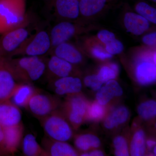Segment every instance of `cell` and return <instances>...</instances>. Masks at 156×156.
Returning a JSON list of instances; mask_svg holds the SVG:
<instances>
[{
	"mask_svg": "<svg viewBox=\"0 0 156 156\" xmlns=\"http://www.w3.org/2000/svg\"><path fill=\"white\" fill-rule=\"evenodd\" d=\"M15 80L18 83H31L39 80L46 70L47 64L37 56L7 58Z\"/></svg>",
	"mask_w": 156,
	"mask_h": 156,
	"instance_id": "cell-1",
	"label": "cell"
},
{
	"mask_svg": "<svg viewBox=\"0 0 156 156\" xmlns=\"http://www.w3.org/2000/svg\"><path fill=\"white\" fill-rule=\"evenodd\" d=\"M28 22L26 0H0V35L25 27Z\"/></svg>",
	"mask_w": 156,
	"mask_h": 156,
	"instance_id": "cell-2",
	"label": "cell"
},
{
	"mask_svg": "<svg viewBox=\"0 0 156 156\" xmlns=\"http://www.w3.org/2000/svg\"><path fill=\"white\" fill-rule=\"evenodd\" d=\"M138 50V60L135 69L136 80L143 86L150 85L156 79L155 51L150 48Z\"/></svg>",
	"mask_w": 156,
	"mask_h": 156,
	"instance_id": "cell-3",
	"label": "cell"
},
{
	"mask_svg": "<svg viewBox=\"0 0 156 156\" xmlns=\"http://www.w3.org/2000/svg\"><path fill=\"white\" fill-rule=\"evenodd\" d=\"M40 121L45 134L49 138L66 142L72 137L73 131L69 124L57 111Z\"/></svg>",
	"mask_w": 156,
	"mask_h": 156,
	"instance_id": "cell-4",
	"label": "cell"
},
{
	"mask_svg": "<svg viewBox=\"0 0 156 156\" xmlns=\"http://www.w3.org/2000/svg\"><path fill=\"white\" fill-rule=\"evenodd\" d=\"M50 48V36L47 32L41 31L26 39L13 52L11 57L17 55L39 56L47 53Z\"/></svg>",
	"mask_w": 156,
	"mask_h": 156,
	"instance_id": "cell-5",
	"label": "cell"
},
{
	"mask_svg": "<svg viewBox=\"0 0 156 156\" xmlns=\"http://www.w3.org/2000/svg\"><path fill=\"white\" fill-rule=\"evenodd\" d=\"M58 104L56 98L40 90L30 98L26 108L41 120L56 110Z\"/></svg>",
	"mask_w": 156,
	"mask_h": 156,
	"instance_id": "cell-6",
	"label": "cell"
},
{
	"mask_svg": "<svg viewBox=\"0 0 156 156\" xmlns=\"http://www.w3.org/2000/svg\"><path fill=\"white\" fill-rule=\"evenodd\" d=\"M28 34L23 27L0 35V58H11L13 52L28 37Z\"/></svg>",
	"mask_w": 156,
	"mask_h": 156,
	"instance_id": "cell-7",
	"label": "cell"
},
{
	"mask_svg": "<svg viewBox=\"0 0 156 156\" xmlns=\"http://www.w3.org/2000/svg\"><path fill=\"white\" fill-rule=\"evenodd\" d=\"M19 83L14 77L7 58H0V102L10 100Z\"/></svg>",
	"mask_w": 156,
	"mask_h": 156,
	"instance_id": "cell-8",
	"label": "cell"
},
{
	"mask_svg": "<svg viewBox=\"0 0 156 156\" xmlns=\"http://www.w3.org/2000/svg\"><path fill=\"white\" fill-rule=\"evenodd\" d=\"M65 106L68 119L74 128H77L83 122L87 111L85 100L77 94L70 95Z\"/></svg>",
	"mask_w": 156,
	"mask_h": 156,
	"instance_id": "cell-9",
	"label": "cell"
},
{
	"mask_svg": "<svg viewBox=\"0 0 156 156\" xmlns=\"http://www.w3.org/2000/svg\"><path fill=\"white\" fill-rule=\"evenodd\" d=\"M49 83L50 89L58 95H76L82 89L80 79L73 76L58 78Z\"/></svg>",
	"mask_w": 156,
	"mask_h": 156,
	"instance_id": "cell-10",
	"label": "cell"
},
{
	"mask_svg": "<svg viewBox=\"0 0 156 156\" xmlns=\"http://www.w3.org/2000/svg\"><path fill=\"white\" fill-rule=\"evenodd\" d=\"M79 26L69 22L59 23L53 27L50 33L51 47L56 46L67 42L75 36L80 32Z\"/></svg>",
	"mask_w": 156,
	"mask_h": 156,
	"instance_id": "cell-11",
	"label": "cell"
},
{
	"mask_svg": "<svg viewBox=\"0 0 156 156\" xmlns=\"http://www.w3.org/2000/svg\"><path fill=\"white\" fill-rule=\"evenodd\" d=\"M46 69L49 82L58 78L73 76L74 73L73 65L55 55L48 60Z\"/></svg>",
	"mask_w": 156,
	"mask_h": 156,
	"instance_id": "cell-12",
	"label": "cell"
},
{
	"mask_svg": "<svg viewBox=\"0 0 156 156\" xmlns=\"http://www.w3.org/2000/svg\"><path fill=\"white\" fill-rule=\"evenodd\" d=\"M22 114L19 107L8 100L0 102V124L3 128L16 126L21 123Z\"/></svg>",
	"mask_w": 156,
	"mask_h": 156,
	"instance_id": "cell-13",
	"label": "cell"
},
{
	"mask_svg": "<svg viewBox=\"0 0 156 156\" xmlns=\"http://www.w3.org/2000/svg\"><path fill=\"white\" fill-rule=\"evenodd\" d=\"M3 128L4 144L8 154H13L22 140L24 127L21 123L16 126Z\"/></svg>",
	"mask_w": 156,
	"mask_h": 156,
	"instance_id": "cell-14",
	"label": "cell"
},
{
	"mask_svg": "<svg viewBox=\"0 0 156 156\" xmlns=\"http://www.w3.org/2000/svg\"><path fill=\"white\" fill-rule=\"evenodd\" d=\"M123 23L127 31L135 36L141 35L147 31L150 27V22L147 20L131 11L125 13Z\"/></svg>",
	"mask_w": 156,
	"mask_h": 156,
	"instance_id": "cell-15",
	"label": "cell"
},
{
	"mask_svg": "<svg viewBox=\"0 0 156 156\" xmlns=\"http://www.w3.org/2000/svg\"><path fill=\"white\" fill-rule=\"evenodd\" d=\"M42 144L48 156H76L78 155L75 149L65 141L54 140L47 136L42 140Z\"/></svg>",
	"mask_w": 156,
	"mask_h": 156,
	"instance_id": "cell-16",
	"label": "cell"
},
{
	"mask_svg": "<svg viewBox=\"0 0 156 156\" xmlns=\"http://www.w3.org/2000/svg\"><path fill=\"white\" fill-rule=\"evenodd\" d=\"M54 55L73 65L80 64L83 59V56L80 50L67 42L56 46L55 48Z\"/></svg>",
	"mask_w": 156,
	"mask_h": 156,
	"instance_id": "cell-17",
	"label": "cell"
},
{
	"mask_svg": "<svg viewBox=\"0 0 156 156\" xmlns=\"http://www.w3.org/2000/svg\"><path fill=\"white\" fill-rule=\"evenodd\" d=\"M115 0H80V14L87 18L98 15Z\"/></svg>",
	"mask_w": 156,
	"mask_h": 156,
	"instance_id": "cell-18",
	"label": "cell"
},
{
	"mask_svg": "<svg viewBox=\"0 0 156 156\" xmlns=\"http://www.w3.org/2000/svg\"><path fill=\"white\" fill-rule=\"evenodd\" d=\"M40 90L31 83H19L11 98L13 101L12 102L19 107H22L26 108L30 98Z\"/></svg>",
	"mask_w": 156,
	"mask_h": 156,
	"instance_id": "cell-19",
	"label": "cell"
},
{
	"mask_svg": "<svg viewBox=\"0 0 156 156\" xmlns=\"http://www.w3.org/2000/svg\"><path fill=\"white\" fill-rule=\"evenodd\" d=\"M56 11L63 18L74 19L80 14L79 0H56Z\"/></svg>",
	"mask_w": 156,
	"mask_h": 156,
	"instance_id": "cell-20",
	"label": "cell"
},
{
	"mask_svg": "<svg viewBox=\"0 0 156 156\" xmlns=\"http://www.w3.org/2000/svg\"><path fill=\"white\" fill-rule=\"evenodd\" d=\"M22 150L24 155L27 156H48L46 151L37 141L32 134H27L22 140Z\"/></svg>",
	"mask_w": 156,
	"mask_h": 156,
	"instance_id": "cell-21",
	"label": "cell"
},
{
	"mask_svg": "<svg viewBox=\"0 0 156 156\" xmlns=\"http://www.w3.org/2000/svg\"><path fill=\"white\" fill-rule=\"evenodd\" d=\"M84 50L88 51L93 57L101 60L111 59L113 56L108 53L104 46L99 43L96 39L87 40L84 42Z\"/></svg>",
	"mask_w": 156,
	"mask_h": 156,
	"instance_id": "cell-22",
	"label": "cell"
},
{
	"mask_svg": "<svg viewBox=\"0 0 156 156\" xmlns=\"http://www.w3.org/2000/svg\"><path fill=\"white\" fill-rule=\"evenodd\" d=\"M129 112L126 107L118 108L112 113L105 121L104 126L108 129H112L126 122L128 120Z\"/></svg>",
	"mask_w": 156,
	"mask_h": 156,
	"instance_id": "cell-23",
	"label": "cell"
},
{
	"mask_svg": "<svg viewBox=\"0 0 156 156\" xmlns=\"http://www.w3.org/2000/svg\"><path fill=\"white\" fill-rule=\"evenodd\" d=\"M76 147L82 151H87L91 148H97L100 145V140L97 136L91 134L79 135L74 141Z\"/></svg>",
	"mask_w": 156,
	"mask_h": 156,
	"instance_id": "cell-24",
	"label": "cell"
},
{
	"mask_svg": "<svg viewBox=\"0 0 156 156\" xmlns=\"http://www.w3.org/2000/svg\"><path fill=\"white\" fill-rule=\"evenodd\" d=\"M145 151V134L142 130L135 132L131 140L130 153L131 156H143Z\"/></svg>",
	"mask_w": 156,
	"mask_h": 156,
	"instance_id": "cell-25",
	"label": "cell"
},
{
	"mask_svg": "<svg viewBox=\"0 0 156 156\" xmlns=\"http://www.w3.org/2000/svg\"><path fill=\"white\" fill-rule=\"evenodd\" d=\"M135 10L137 14L147 20L153 24L156 23V9L144 2H140L136 4Z\"/></svg>",
	"mask_w": 156,
	"mask_h": 156,
	"instance_id": "cell-26",
	"label": "cell"
},
{
	"mask_svg": "<svg viewBox=\"0 0 156 156\" xmlns=\"http://www.w3.org/2000/svg\"><path fill=\"white\" fill-rule=\"evenodd\" d=\"M138 114L145 120L152 119L156 115V102L149 100L140 104L137 108Z\"/></svg>",
	"mask_w": 156,
	"mask_h": 156,
	"instance_id": "cell-27",
	"label": "cell"
},
{
	"mask_svg": "<svg viewBox=\"0 0 156 156\" xmlns=\"http://www.w3.org/2000/svg\"><path fill=\"white\" fill-rule=\"evenodd\" d=\"M115 155L117 156L129 155L128 144L126 139L122 136H117L113 141Z\"/></svg>",
	"mask_w": 156,
	"mask_h": 156,
	"instance_id": "cell-28",
	"label": "cell"
},
{
	"mask_svg": "<svg viewBox=\"0 0 156 156\" xmlns=\"http://www.w3.org/2000/svg\"><path fill=\"white\" fill-rule=\"evenodd\" d=\"M118 75L109 64L108 65L103 66L101 68L97 76L99 80L103 84L111 80H115Z\"/></svg>",
	"mask_w": 156,
	"mask_h": 156,
	"instance_id": "cell-29",
	"label": "cell"
},
{
	"mask_svg": "<svg viewBox=\"0 0 156 156\" xmlns=\"http://www.w3.org/2000/svg\"><path fill=\"white\" fill-rule=\"evenodd\" d=\"M114 97V96L111 90L106 86L101 87L98 90L96 95L98 102L103 106L106 105Z\"/></svg>",
	"mask_w": 156,
	"mask_h": 156,
	"instance_id": "cell-30",
	"label": "cell"
},
{
	"mask_svg": "<svg viewBox=\"0 0 156 156\" xmlns=\"http://www.w3.org/2000/svg\"><path fill=\"white\" fill-rule=\"evenodd\" d=\"M104 48L107 52L112 56L120 54L124 50L123 43L116 38L105 45Z\"/></svg>",
	"mask_w": 156,
	"mask_h": 156,
	"instance_id": "cell-31",
	"label": "cell"
},
{
	"mask_svg": "<svg viewBox=\"0 0 156 156\" xmlns=\"http://www.w3.org/2000/svg\"><path fill=\"white\" fill-rule=\"evenodd\" d=\"M104 113L105 110L103 105L98 102L92 104L88 109V114L92 119H99L103 117Z\"/></svg>",
	"mask_w": 156,
	"mask_h": 156,
	"instance_id": "cell-32",
	"label": "cell"
},
{
	"mask_svg": "<svg viewBox=\"0 0 156 156\" xmlns=\"http://www.w3.org/2000/svg\"><path fill=\"white\" fill-rule=\"evenodd\" d=\"M84 83L87 87L94 91H98L103 84L98 78L97 75H91L85 77Z\"/></svg>",
	"mask_w": 156,
	"mask_h": 156,
	"instance_id": "cell-33",
	"label": "cell"
},
{
	"mask_svg": "<svg viewBox=\"0 0 156 156\" xmlns=\"http://www.w3.org/2000/svg\"><path fill=\"white\" fill-rule=\"evenodd\" d=\"M115 39V35L113 33L107 30H102L97 34L96 39L104 46Z\"/></svg>",
	"mask_w": 156,
	"mask_h": 156,
	"instance_id": "cell-34",
	"label": "cell"
},
{
	"mask_svg": "<svg viewBox=\"0 0 156 156\" xmlns=\"http://www.w3.org/2000/svg\"><path fill=\"white\" fill-rule=\"evenodd\" d=\"M105 83V86L110 89L114 97H119L122 95L123 89L116 81L115 80H111Z\"/></svg>",
	"mask_w": 156,
	"mask_h": 156,
	"instance_id": "cell-35",
	"label": "cell"
},
{
	"mask_svg": "<svg viewBox=\"0 0 156 156\" xmlns=\"http://www.w3.org/2000/svg\"><path fill=\"white\" fill-rule=\"evenodd\" d=\"M156 32L147 34L143 37V43L149 48H154L156 46Z\"/></svg>",
	"mask_w": 156,
	"mask_h": 156,
	"instance_id": "cell-36",
	"label": "cell"
},
{
	"mask_svg": "<svg viewBox=\"0 0 156 156\" xmlns=\"http://www.w3.org/2000/svg\"><path fill=\"white\" fill-rule=\"evenodd\" d=\"M8 154L4 144V133L3 128L0 124V155Z\"/></svg>",
	"mask_w": 156,
	"mask_h": 156,
	"instance_id": "cell-37",
	"label": "cell"
},
{
	"mask_svg": "<svg viewBox=\"0 0 156 156\" xmlns=\"http://www.w3.org/2000/svg\"><path fill=\"white\" fill-rule=\"evenodd\" d=\"M82 156H102L104 155L103 153L100 150H95L90 153H84L81 154Z\"/></svg>",
	"mask_w": 156,
	"mask_h": 156,
	"instance_id": "cell-38",
	"label": "cell"
},
{
	"mask_svg": "<svg viewBox=\"0 0 156 156\" xmlns=\"http://www.w3.org/2000/svg\"><path fill=\"white\" fill-rule=\"evenodd\" d=\"M146 144L148 147L151 148H152L156 145V142L154 140H148L147 141Z\"/></svg>",
	"mask_w": 156,
	"mask_h": 156,
	"instance_id": "cell-39",
	"label": "cell"
},
{
	"mask_svg": "<svg viewBox=\"0 0 156 156\" xmlns=\"http://www.w3.org/2000/svg\"><path fill=\"white\" fill-rule=\"evenodd\" d=\"M154 153L155 154H156V147H155L154 148Z\"/></svg>",
	"mask_w": 156,
	"mask_h": 156,
	"instance_id": "cell-40",
	"label": "cell"
},
{
	"mask_svg": "<svg viewBox=\"0 0 156 156\" xmlns=\"http://www.w3.org/2000/svg\"><path fill=\"white\" fill-rule=\"evenodd\" d=\"M151 1H152V2H156V0H151Z\"/></svg>",
	"mask_w": 156,
	"mask_h": 156,
	"instance_id": "cell-41",
	"label": "cell"
},
{
	"mask_svg": "<svg viewBox=\"0 0 156 156\" xmlns=\"http://www.w3.org/2000/svg\"><path fill=\"white\" fill-rule=\"evenodd\" d=\"M79 1H80V0H79Z\"/></svg>",
	"mask_w": 156,
	"mask_h": 156,
	"instance_id": "cell-42",
	"label": "cell"
}]
</instances>
